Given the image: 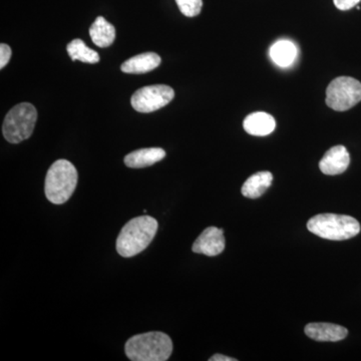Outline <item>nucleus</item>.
<instances>
[{
	"label": "nucleus",
	"mask_w": 361,
	"mask_h": 361,
	"mask_svg": "<svg viewBox=\"0 0 361 361\" xmlns=\"http://www.w3.org/2000/svg\"><path fill=\"white\" fill-rule=\"evenodd\" d=\"M158 221L151 216H140L123 226L116 239V251L125 258L146 250L158 231Z\"/></svg>",
	"instance_id": "obj_1"
},
{
	"label": "nucleus",
	"mask_w": 361,
	"mask_h": 361,
	"mask_svg": "<svg viewBox=\"0 0 361 361\" xmlns=\"http://www.w3.org/2000/svg\"><path fill=\"white\" fill-rule=\"evenodd\" d=\"M125 351L133 361H166L172 355L173 342L163 332H147L130 338Z\"/></svg>",
	"instance_id": "obj_2"
},
{
	"label": "nucleus",
	"mask_w": 361,
	"mask_h": 361,
	"mask_svg": "<svg viewBox=\"0 0 361 361\" xmlns=\"http://www.w3.org/2000/svg\"><path fill=\"white\" fill-rule=\"evenodd\" d=\"M78 185V171L68 160L54 161L47 171L44 192L47 200L61 205L70 200Z\"/></svg>",
	"instance_id": "obj_3"
},
{
	"label": "nucleus",
	"mask_w": 361,
	"mask_h": 361,
	"mask_svg": "<svg viewBox=\"0 0 361 361\" xmlns=\"http://www.w3.org/2000/svg\"><path fill=\"white\" fill-rule=\"evenodd\" d=\"M308 230L320 238L343 241L360 232V224L355 218L338 214H319L307 223Z\"/></svg>",
	"instance_id": "obj_4"
},
{
	"label": "nucleus",
	"mask_w": 361,
	"mask_h": 361,
	"mask_svg": "<svg viewBox=\"0 0 361 361\" xmlns=\"http://www.w3.org/2000/svg\"><path fill=\"white\" fill-rule=\"evenodd\" d=\"M37 120V109L32 104H16L4 118L2 134L7 142L20 144L32 135Z\"/></svg>",
	"instance_id": "obj_5"
},
{
	"label": "nucleus",
	"mask_w": 361,
	"mask_h": 361,
	"mask_svg": "<svg viewBox=\"0 0 361 361\" xmlns=\"http://www.w3.org/2000/svg\"><path fill=\"white\" fill-rule=\"evenodd\" d=\"M361 102V82L350 77H339L326 90V104L336 111H345Z\"/></svg>",
	"instance_id": "obj_6"
},
{
	"label": "nucleus",
	"mask_w": 361,
	"mask_h": 361,
	"mask_svg": "<svg viewBox=\"0 0 361 361\" xmlns=\"http://www.w3.org/2000/svg\"><path fill=\"white\" fill-rule=\"evenodd\" d=\"M175 92L166 85H154L137 90L130 99L133 108L139 113L149 114L160 110L173 101Z\"/></svg>",
	"instance_id": "obj_7"
},
{
	"label": "nucleus",
	"mask_w": 361,
	"mask_h": 361,
	"mask_svg": "<svg viewBox=\"0 0 361 361\" xmlns=\"http://www.w3.org/2000/svg\"><path fill=\"white\" fill-rule=\"evenodd\" d=\"M225 249L224 232L217 227H208L194 242L192 250L206 256H217Z\"/></svg>",
	"instance_id": "obj_8"
},
{
	"label": "nucleus",
	"mask_w": 361,
	"mask_h": 361,
	"mask_svg": "<svg viewBox=\"0 0 361 361\" xmlns=\"http://www.w3.org/2000/svg\"><path fill=\"white\" fill-rule=\"evenodd\" d=\"M350 155L343 146L332 147L325 153L319 163L320 171L329 176L341 175L348 170Z\"/></svg>",
	"instance_id": "obj_9"
},
{
	"label": "nucleus",
	"mask_w": 361,
	"mask_h": 361,
	"mask_svg": "<svg viewBox=\"0 0 361 361\" xmlns=\"http://www.w3.org/2000/svg\"><path fill=\"white\" fill-rule=\"evenodd\" d=\"M304 331L310 338L320 342L341 341L348 334V330L345 327L323 322L310 323L306 325Z\"/></svg>",
	"instance_id": "obj_10"
},
{
	"label": "nucleus",
	"mask_w": 361,
	"mask_h": 361,
	"mask_svg": "<svg viewBox=\"0 0 361 361\" xmlns=\"http://www.w3.org/2000/svg\"><path fill=\"white\" fill-rule=\"evenodd\" d=\"M244 130L249 135H256V137H265L274 132L276 128L275 118L269 114L264 111H257V113L250 114L246 116L243 123Z\"/></svg>",
	"instance_id": "obj_11"
},
{
	"label": "nucleus",
	"mask_w": 361,
	"mask_h": 361,
	"mask_svg": "<svg viewBox=\"0 0 361 361\" xmlns=\"http://www.w3.org/2000/svg\"><path fill=\"white\" fill-rule=\"evenodd\" d=\"M161 65V58L155 52H145L137 54L126 61L121 66V70L125 73L142 75L155 70Z\"/></svg>",
	"instance_id": "obj_12"
},
{
	"label": "nucleus",
	"mask_w": 361,
	"mask_h": 361,
	"mask_svg": "<svg viewBox=\"0 0 361 361\" xmlns=\"http://www.w3.org/2000/svg\"><path fill=\"white\" fill-rule=\"evenodd\" d=\"M166 152L161 148H148L137 149L125 157L126 166L133 169L149 167L163 160Z\"/></svg>",
	"instance_id": "obj_13"
},
{
	"label": "nucleus",
	"mask_w": 361,
	"mask_h": 361,
	"mask_svg": "<svg viewBox=\"0 0 361 361\" xmlns=\"http://www.w3.org/2000/svg\"><path fill=\"white\" fill-rule=\"evenodd\" d=\"M273 176L270 172H258L252 175L242 186V195L246 198L256 199L262 196L272 184Z\"/></svg>",
	"instance_id": "obj_14"
},
{
	"label": "nucleus",
	"mask_w": 361,
	"mask_h": 361,
	"mask_svg": "<svg viewBox=\"0 0 361 361\" xmlns=\"http://www.w3.org/2000/svg\"><path fill=\"white\" fill-rule=\"evenodd\" d=\"M90 39L99 47H108L116 39L115 26L106 20L103 16H99L90 28Z\"/></svg>",
	"instance_id": "obj_15"
},
{
	"label": "nucleus",
	"mask_w": 361,
	"mask_h": 361,
	"mask_svg": "<svg viewBox=\"0 0 361 361\" xmlns=\"http://www.w3.org/2000/svg\"><path fill=\"white\" fill-rule=\"evenodd\" d=\"M297 49L289 40H279L271 47L270 56L277 66L287 68L295 61Z\"/></svg>",
	"instance_id": "obj_16"
},
{
	"label": "nucleus",
	"mask_w": 361,
	"mask_h": 361,
	"mask_svg": "<svg viewBox=\"0 0 361 361\" xmlns=\"http://www.w3.org/2000/svg\"><path fill=\"white\" fill-rule=\"evenodd\" d=\"M68 54L71 61H80L85 63H97L99 61V54L94 49H90L82 39H73L68 44Z\"/></svg>",
	"instance_id": "obj_17"
},
{
	"label": "nucleus",
	"mask_w": 361,
	"mask_h": 361,
	"mask_svg": "<svg viewBox=\"0 0 361 361\" xmlns=\"http://www.w3.org/2000/svg\"><path fill=\"white\" fill-rule=\"evenodd\" d=\"M176 4L179 6L180 13L187 18L199 16L203 6L202 0H176Z\"/></svg>",
	"instance_id": "obj_18"
},
{
	"label": "nucleus",
	"mask_w": 361,
	"mask_h": 361,
	"mask_svg": "<svg viewBox=\"0 0 361 361\" xmlns=\"http://www.w3.org/2000/svg\"><path fill=\"white\" fill-rule=\"evenodd\" d=\"M11 58V49L6 44H0V68H4Z\"/></svg>",
	"instance_id": "obj_19"
},
{
	"label": "nucleus",
	"mask_w": 361,
	"mask_h": 361,
	"mask_svg": "<svg viewBox=\"0 0 361 361\" xmlns=\"http://www.w3.org/2000/svg\"><path fill=\"white\" fill-rule=\"evenodd\" d=\"M361 0H334V6L339 9V11H349L355 6H357Z\"/></svg>",
	"instance_id": "obj_20"
},
{
	"label": "nucleus",
	"mask_w": 361,
	"mask_h": 361,
	"mask_svg": "<svg viewBox=\"0 0 361 361\" xmlns=\"http://www.w3.org/2000/svg\"><path fill=\"white\" fill-rule=\"evenodd\" d=\"M235 358L229 357V356H225L222 355H215L209 360V361H236Z\"/></svg>",
	"instance_id": "obj_21"
}]
</instances>
